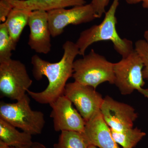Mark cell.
<instances>
[{
  "mask_svg": "<svg viewBox=\"0 0 148 148\" xmlns=\"http://www.w3.org/2000/svg\"><path fill=\"white\" fill-rule=\"evenodd\" d=\"M110 0H92L90 3L95 10L98 18H101L106 12V8Z\"/></svg>",
  "mask_w": 148,
  "mask_h": 148,
  "instance_id": "obj_20",
  "label": "cell"
},
{
  "mask_svg": "<svg viewBox=\"0 0 148 148\" xmlns=\"http://www.w3.org/2000/svg\"><path fill=\"white\" fill-rule=\"evenodd\" d=\"M30 147H27L24 148H15L12 147H10L9 146L6 145L3 143L0 142V148H30Z\"/></svg>",
  "mask_w": 148,
  "mask_h": 148,
  "instance_id": "obj_24",
  "label": "cell"
},
{
  "mask_svg": "<svg viewBox=\"0 0 148 148\" xmlns=\"http://www.w3.org/2000/svg\"><path fill=\"white\" fill-rule=\"evenodd\" d=\"M135 49L140 56L144 63L143 71L144 79H148V44L145 40H139L135 43Z\"/></svg>",
  "mask_w": 148,
  "mask_h": 148,
  "instance_id": "obj_19",
  "label": "cell"
},
{
  "mask_svg": "<svg viewBox=\"0 0 148 148\" xmlns=\"http://www.w3.org/2000/svg\"><path fill=\"white\" fill-rule=\"evenodd\" d=\"M64 95L75 105L86 122L100 111L104 100L94 88L75 81L66 84Z\"/></svg>",
  "mask_w": 148,
  "mask_h": 148,
  "instance_id": "obj_8",
  "label": "cell"
},
{
  "mask_svg": "<svg viewBox=\"0 0 148 148\" xmlns=\"http://www.w3.org/2000/svg\"><path fill=\"white\" fill-rule=\"evenodd\" d=\"M144 39L146 42L148 44V29L146 31H145L144 34Z\"/></svg>",
  "mask_w": 148,
  "mask_h": 148,
  "instance_id": "obj_25",
  "label": "cell"
},
{
  "mask_svg": "<svg viewBox=\"0 0 148 148\" xmlns=\"http://www.w3.org/2000/svg\"><path fill=\"white\" fill-rule=\"evenodd\" d=\"M27 94L15 103H0V119L32 135L42 132L45 124L42 112L34 111L30 106Z\"/></svg>",
  "mask_w": 148,
  "mask_h": 148,
  "instance_id": "obj_4",
  "label": "cell"
},
{
  "mask_svg": "<svg viewBox=\"0 0 148 148\" xmlns=\"http://www.w3.org/2000/svg\"><path fill=\"white\" fill-rule=\"evenodd\" d=\"M28 25L30 28L28 45L36 53L47 54L51 50V36L47 12L35 10L31 12Z\"/></svg>",
  "mask_w": 148,
  "mask_h": 148,
  "instance_id": "obj_11",
  "label": "cell"
},
{
  "mask_svg": "<svg viewBox=\"0 0 148 148\" xmlns=\"http://www.w3.org/2000/svg\"><path fill=\"white\" fill-rule=\"evenodd\" d=\"M32 83L26 66L21 61L11 59L0 63L1 97L18 101L26 95Z\"/></svg>",
  "mask_w": 148,
  "mask_h": 148,
  "instance_id": "obj_6",
  "label": "cell"
},
{
  "mask_svg": "<svg viewBox=\"0 0 148 148\" xmlns=\"http://www.w3.org/2000/svg\"><path fill=\"white\" fill-rule=\"evenodd\" d=\"M49 105L52 109L50 116L53 119L56 131L84 132L86 122L65 95L58 97Z\"/></svg>",
  "mask_w": 148,
  "mask_h": 148,
  "instance_id": "obj_9",
  "label": "cell"
},
{
  "mask_svg": "<svg viewBox=\"0 0 148 148\" xmlns=\"http://www.w3.org/2000/svg\"><path fill=\"white\" fill-rule=\"evenodd\" d=\"M142 3H143L142 5H143V7L144 8L148 9V0H144Z\"/></svg>",
  "mask_w": 148,
  "mask_h": 148,
  "instance_id": "obj_26",
  "label": "cell"
},
{
  "mask_svg": "<svg viewBox=\"0 0 148 148\" xmlns=\"http://www.w3.org/2000/svg\"><path fill=\"white\" fill-rule=\"evenodd\" d=\"M89 146L84 132L64 131L53 148H87Z\"/></svg>",
  "mask_w": 148,
  "mask_h": 148,
  "instance_id": "obj_17",
  "label": "cell"
},
{
  "mask_svg": "<svg viewBox=\"0 0 148 148\" xmlns=\"http://www.w3.org/2000/svg\"><path fill=\"white\" fill-rule=\"evenodd\" d=\"M13 8L48 12L86 4V0H8Z\"/></svg>",
  "mask_w": 148,
  "mask_h": 148,
  "instance_id": "obj_13",
  "label": "cell"
},
{
  "mask_svg": "<svg viewBox=\"0 0 148 148\" xmlns=\"http://www.w3.org/2000/svg\"><path fill=\"white\" fill-rule=\"evenodd\" d=\"M13 8L8 0H0V21L5 22L8 16Z\"/></svg>",
  "mask_w": 148,
  "mask_h": 148,
  "instance_id": "obj_21",
  "label": "cell"
},
{
  "mask_svg": "<svg viewBox=\"0 0 148 148\" xmlns=\"http://www.w3.org/2000/svg\"><path fill=\"white\" fill-rule=\"evenodd\" d=\"M120 0H113L111 6L105 13L101 23L94 25L83 31L75 43L79 49V55L84 56L88 48L94 43L102 41H110L114 49L122 57L127 56L134 50L132 41L122 38L116 31V14Z\"/></svg>",
  "mask_w": 148,
  "mask_h": 148,
  "instance_id": "obj_2",
  "label": "cell"
},
{
  "mask_svg": "<svg viewBox=\"0 0 148 148\" xmlns=\"http://www.w3.org/2000/svg\"><path fill=\"white\" fill-rule=\"evenodd\" d=\"M72 77L75 81L95 89L103 83L114 84V63L92 49L74 61Z\"/></svg>",
  "mask_w": 148,
  "mask_h": 148,
  "instance_id": "obj_3",
  "label": "cell"
},
{
  "mask_svg": "<svg viewBox=\"0 0 148 148\" xmlns=\"http://www.w3.org/2000/svg\"><path fill=\"white\" fill-rule=\"evenodd\" d=\"M32 12L24 9L13 8L5 22L11 39L15 47L24 28L28 25Z\"/></svg>",
  "mask_w": 148,
  "mask_h": 148,
  "instance_id": "obj_15",
  "label": "cell"
},
{
  "mask_svg": "<svg viewBox=\"0 0 148 148\" xmlns=\"http://www.w3.org/2000/svg\"><path fill=\"white\" fill-rule=\"evenodd\" d=\"M0 142L6 145L15 148L30 147L33 143L32 135L23 131L0 119Z\"/></svg>",
  "mask_w": 148,
  "mask_h": 148,
  "instance_id": "obj_14",
  "label": "cell"
},
{
  "mask_svg": "<svg viewBox=\"0 0 148 148\" xmlns=\"http://www.w3.org/2000/svg\"><path fill=\"white\" fill-rule=\"evenodd\" d=\"M5 22L0 24V63L12 59V51L15 50Z\"/></svg>",
  "mask_w": 148,
  "mask_h": 148,
  "instance_id": "obj_18",
  "label": "cell"
},
{
  "mask_svg": "<svg viewBox=\"0 0 148 148\" xmlns=\"http://www.w3.org/2000/svg\"><path fill=\"white\" fill-rule=\"evenodd\" d=\"M63 49V56L56 63H50L37 55L32 57L34 77L40 80L45 76L49 82L47 87L41 92L27 90L28 94L37 103L49 104L64 95L67 82L73 76L74 62L77 55H79V49L75 43L71 41L64 43Z\"/></svg>",
  "mask_w": 148,
  "mask_h": 148,
  "instance_id": "obj_1",
  "label": "cell"
},
{
  "mask_svg": "<svg viewBox=\"0 0 148 148\" xmlns=\"http://www.w3.org/2000/svg\"><path fill=\"white\" fill-rule=\"evenodd\" d=\"M87 148H98L97 147H95V146H94L93 145H89L88 146V147Z\"/></svg>",
  "mask_w": 148,
  "mask_h": 148,
  "instance_id": "obj_27",
  "label": "cell"
},
{
  "mask_svg": "<svg viewBox=\"0 0 148 148\" xmlns=\"http://www.w3.org/2000/svg\"><path fill=\"white\" fill-rule=\"evenodd\" d=\"M143 60L135 49L127 56L114 63V84L123 95H130L138 90L148 98V88H143L145 84L143 71Z\"/></svg>",
  "mask_w": 148,
  "mask_h": 148,
  "instance_id": "obj_5",
  "label": "cell"
},
{
  "mask_svg": "<svg viewBox=\"0 0 148 148\" xmlns=\"http://www.w3.org/2000/svg\"><path fill=\"white\" fill-rule=\"evenodd\" d=\"M100 112L110 128L117 132L133 127L138 117L132 106L116 101L108 95L104 98Z\"/></svg>",
  "mask_w": 148,
  "mask_h": 148,
  "instance_id": "obj_10",
  "label": "cell"
},
{
  "mask_svg": "<svg viewBox=\"0 0 148 148\" xmlns=\"http://www.w3.org/2000/svg\"><path fill=\"white\" fill-rule=\"evenodd\" d=\"M144 0H125V2L130 5H134L143 2Z\"/></svg>",
  "mask_w": 148,
  "mask_h": 148,
  "instance_id": "obj_23",
  "label": "cell"
},
{
  "mask_svg": "<svg viewBox=\"0 0 148 148\" xmlns=\"http://www.w3.org/2000/svg\"><path fill=\"white\" fill-rule=\"evenodd\" d=\"M30 148H47L45 146L38 142H33Z\"/></svg>",
  "mask_w": 148,
  "mask_h": 148,
  "instance_id": "obj_22",
  "label": "cell"
},
{
  "mask_svg": "<svg viewBox=\"0 0 148 148\" xmlns=\"http://www.w3.org/2000/svg\"><path fill=\"white\" fill-rule=\"evenodd\" d=\"M49 26L52 37L58 36L70 24L88 23L98 18L91 4L73 7L70 9H57L47 12Z\"/></svg>",
  "mask_w": 148,
  "mask_h": 148,
  "instance_id": "obj_7",
  "label": "cell"
},
{
  "mask_svg": "<svg viewBox=\"0 0 148 148\" xmlns=\"http://www.w3.org/2000/svg\"><path fill=\"white\" fill-rule=\"evenodd\" d=\"M84 134L89 145L98 148H121L99 111L86 122Z\"/></svg>",
  "mask_w": 148,
  "mask_h": 148,
  "instance_id": "obj_12",
  "label": "cell"
},
{
  "mask_svg": "<svg viewBox=\"0 0 148 148\" xmlns=\"http://www.w3.org/2000/svg\"><path fill=\"white\" fill-rule=\"evenodd\" d=\"M111 130L114 140L123 148L135 147L146 135L145 132L137 127H132L119 132L111 129Z\"/></svg>",
  "mask_w": 148,
  "mask_h": 148,
  "instance_id": "obj_16",
  "label": "cell"
}]
</instances>
